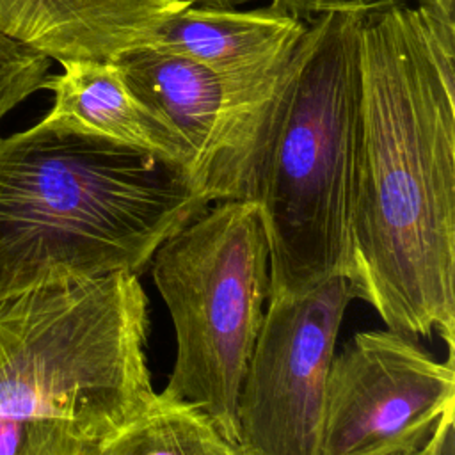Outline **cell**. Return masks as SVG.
<instances>
[{"label": "cell", "instance_id": "cell-14", "mask_svg": "<svg viewBox=\"0 0 455 455\" xmlns=\"http://www.w3.org/2000/svg\"><path fill=\"white\" fill-rule=\"evenodd\" d=\"M50 59L0 32V121L30 94L43 89Z\"/></svg>", "mask_w": 455, "mask_h": 455}, {"label": "cell", "instance_id": "cell-6", "mask_svg": "<svg viewBox=\"0 0 455 455\" xmlns=\"http://www.w3.org/2000/svg\"><path fill=\"white\" fill-rule=\"evenodd\" d=\"M347 275L267 300L236 400L240 455H318L327 373L348 304Z\"/></svg>", "mask_w": 455, "mask_h": 455}, {"label": "cell", "instance_id": "cell-9", "mask_svg": "<svg viewBox=\"0 0 455 455\" xmlns=\"http://www.w3.org/2000/svg\"><path fill=\"white\" fill-rule=\"evenodd\" d=\"M185 7L178 0H0V32L59 64L114 62Z\"/></svg>", "mask_w": 455, "mask_h": 455}, {"label": "cell", "instance_id": "cell-10", "mask_svg": "<svg viewBox=\"0 0 455 455\" xmlns=\"http://www.w3.org/2000/svg\"><path fill=\"white\" fill-rule=\"evenodd\" d=\"M307 21L274 9L185 7L167 18L148 46L192 59L217 75L245 84H272L284 73Z\"/></svg>", "mask_w": 455, "mask_h": 455}, {"label": "cell", "instance_id": "cell-11", "mask_svg": "<svg viewBox=\"0 0 455 455\" xmlns=\"http://www.w3.org/2000/svg\"><path fill=\"white\" fill-rule=\"evenodd\" d=\"M62 73L48 75L43 89L53 92L44 116L76 130L156 153L185 167L192 176L194 151L181 133L126 85L114 62H64Z\"/></svg>", "mask_w": 455, "mask_h": 455}, {"label": "cell", "instance_id": "cell-3", "mask_svg": "<svg viewBox=\"0 0 455 455\" xmlns=\"http://www.w3.org/2000/svg\"><path fill=\"white\" fill-rule=\"evenodd\" d=\"M364 151L361 14L307 25L275 92L247 199L268 240V299L348 277V224Z\"/></svg>", "mask_w": 455, "mask_h": 455}, {"label": "cell", "instance_id": "cell-7", "mask_svg": "<svg viewBox=\"0 0 455 455\" xmlns=\"http://www.w3.org/2000/svg\"><path fill=\"white\" fill-rule=\"evenodd\" d=\"M453 409V352L439 363L402 332H355L329 366L318 455L412 453Z\"/></svg>", "mask_w": 455, "mask_h": 455}, {"label": "cell", "instance_id": "cell-5", "mask_svg": "<svg viewBox=\"0 0 455 455\" xmlns=\"http://www.w3.org/2000/svg\"><path fill=\"white\" fill-rule=\"evenodd\" d=\"M176 359L164 393L201 409L236 448V400L268 300V240L259 206L220 201L153 254Z\"/></svg>", "mask_w": 455, "mask_h": 455}, {"label": "cell", "instance_id": "cell-17", "mask_svg": "<svg viewBox=\"0 0 455 455\" xmlns=\"http://www.w3.org/2000/svg\"><path fill=\"white\" fill-rule=\"evenodd\" d=\"M192 7H217V9H235L236 5L247 4L251 0H178Z\"/></svg>", "mask_w": 455, "mask_h": 455}, {"label": "cell", "instance_id": "cell-13", "mask_svg": "<svg viewBox=\"0 0 455 455\" xmlns=\"http://www.w3.org/2000/svg\"><path fill=\"white\" fill-rule=\"evenodd\" d=\"M101 446L64 423L0 418V455H98Z\"/></svg>", "mask_w": 455, "mask_h": 455}, {"label": "cell", "instance_id": "cell-2", "mask_svg": "<svg viewBox=\"0 0 455 455\" xmlns=\"http://www.w3.org/2000/svg\"><path fill=\"white\" fill-rule=\"evenodd\" d=\"M156 153L43 117L0 137V302L41 284L144 270L208 208Z\"/></svg>", "mask_w": 455, "mask_h": 455}, {"label": "cell", "instance_id": "cell-18", "mask_svg": "<svg viewBox=\"0 0 455 455\" xmlns=\"http://www.w3.org/2000/svg\"><path fill=\"white\" fill-rule=\"evenodd\" d=\"M418 5H425V7H432L437 9L444 14L453 16V0H414Z\"/></svg>", "mask_w": 455, "mask_h": 455}, {"label": "cell", "instance_id": "cell-8", "mask_svg": "<svg viewBox=\"0 0 455 455\" xmlns=\"http://www.w3.org/2000/svg\"><path fill=\"white\" fill-rule=\"evenodd\" d=\"M114 64L133 94L188 142L192 178L203 196L210 203L245 201L281 78L238 84L148 44L121 53Z\"/></svg>", "mask_w": 455, "mask_h": 455}, {"label": "cell", "instance_id": "cell-1", "mask_svg": "<svg viewBox=\"0 0 455 455\" xmlns=\"http://www.w3.org/2000/svg\"><path fill=\"white\" fill-rule=\"evenodd\" d=\"M364 151L348 277L387 329L455 338V21L425 5L361 16Z\"/></svg>", "mask_w": 455, "mask_h": 455}, {"label": "cell", "instance_id": "cell-16", "mask_svg": "<svg viewBox=\"0 0 455 455\" xmlns=\"http://www.w3.org/2000/svg\"><path fill=\"white\" fill-rule=\"evenodd\" d=\"M453 412L455 409L439 419L428 441L419 450L405 455H453Z\"/></svg>", "mask_w": 455, "mask_h": 455}, {"label": "cell", "instance_id": "cell-12", "mask_svg": "<svg viewBox=\"0 0 455 455\" xmlns=\"http://www.w3.org/2000/svg\"><path fill=\"white\" fill-rule=\"evenodd\" d=\"M98 455H240L212 419L187 400L155 393Z\"/></svg>", "mask_w": 455, "mask_h": 455}, {"label": "cell", "instance_id": "cell-4", "mask_svg": "<svg viewBox=\"0 0 455 455\" xmlns=\"http://www.w3.org/2000/svg\"><path fill=\"white\" fill-rule=\"evenodd\" d=\"M137 274L41 284L0 302V418L107 443L153 398Z\"/></svg>", "mask_w": 455, "mask_h": 455}, {"label": "cell", "instance_id": "cell-15", "mask_svg": "<svg viewBox=\"0 0 455 455\" xmlns=\"http://www.w3.org/2000/svg\"><path fill=\"white\" fill-rule=\"evenodd\" d=\"M409 4V0H272L274 9L293 14L307 23L327 12L368 14L387 7Z\"/></svg>", "mask_w": 455, "mask_h": 455}]
</instances>
